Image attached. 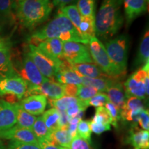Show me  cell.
Segmentation results:
<instances>
[{
    "label": "cell",
    "mask_w": 149,
    "mask_h": 149,
    "mask_svg": "<svg viewBox=\"0 0 149 149\" xmlns=\"http://www.w3.org/2000/svg\"><path fill=\"white\" fill-rule=\"evenodd\" d=\"M147 1H148V0H147Z\"/></svg>",
    "instance_id": "50"
},
{
    "label": "cell",
    "mask_w": 149,
    "mask_h": 149,
    "mask_svg": "<svg viewBox=\"0 0 149 149\" xmlns=\"http://www.w3.org/2000/svg\"><path fill=\"white\" fill-rule=\"evenodd\" d=\"M72 137L68 133V127L59 128L58 129L51 132L48 139L61 147L69 148Z\"/></svg>",
    "instance_id": "26"
},
{
    "label": "cell",
    "mask_w": 149,
    "mask_h": 149,
    "mask_svg": "<svg viewBox=\"0 0 149 149\" xmlns=\"http://www.w3.org/2000/svg\"><path fill=\"white\" fill-rule=\"evenodd\" d=\"M46 55L59 61L65 60L63 55V42L57 38L46 39L35 45Z\"/></svg>",
    "instance_id": "14"
},
{
    "label": "cell",
    "mask_w": 149,
    "mask_h": 149,
    "mask_svg": "<svg viewBox=\"0 0 149 149\" xmlns=\"http://www.w3.org/2000/svg\"><path fill=\"white\" fill-rule=\"evenodd\" d=\"M44 124L50 130L53 132L54 130L59 128V119H60V113L58 110L54 108L50 109L48 111L43 113L42 116Z\"/></svg>",
    "instance_id": "27"
},
{
    "label": "cell",
    "mask_w": 149,
    "mask_h": 149,
    "mask_svg": "<svg viewBox=\"0 0 149 149\" xmlns=\"http://www.w3.org/2000/svg\"><path fill=\"white\" fill-rule=\"evenodd\" d=\"M15 70L18 76L26 82L28 88L40 86L48 79L42 75L27 52L24 53L20 66Z\"/></svg>",
    "instance_id": "9"
},
{
    "label": "cell",
    "mask_w": 149,
    "mask_h": 149,
    "mask_svg": "<svg viewBox=\"0 0 149 149\" xmlns=\"http://www.w3.org/2000/svg\"><path fill=\"white\" fill-rule=\"evenodd\" d=\"M51 38H57L62 42H73L88 44L81 38L70 20L59 11L53 20L30 37L29 43L35 45L39 42Z\"/></svg>",
    "instance_id": "1"
},
{
    "label": "cell",
    "mask_w": 149,
    "mask_h": 149,
    "mask_svg": "<svg viewBox=\"0 0 149 149\" xmlns=\"http://www.w3.org/2000/svg\"><path fill=\"white\" fill-rule=\"evenodd\" d=\"M7 149H41L38 144L34 143H22L10 141Z\"/></svg>",
    "instance_id": "40"
},
{
    "label": "cell",
    "mask_w": 149,
    "mask_h": 149,
    "mask_svg": "<svg viewBox=\"0 0 149 149\" xmlns=\"http://www.w3.org/2000/svg\"><path fill=\"white\" fill-rule=\"evenodd\" d=\"M53 8L51 0H17L15 13L20 24L32 29L46 22Z\"/></svg>",
    "instance_id": "3"
},
{
    "label": "cell",
    "mask_w": 149,
    "mask_h": 149,
    "mask_svg": "<svg viewBox=\"0 0 149 149\" xmlns=\"http://www.w3.org/2000/svg\"><path fill=\"white\" fill-rule=\"evenodd\" d=\"M0 41H1V38H0Z\"/></svg>",
    "instance_id": "49"
},
{
    "label": "cell",
    "mask_w": 149,
    "mask_h": 149,
    "mask_svg": "<svg viewBox=\"0 0 149 149\" xmlns=\"http://www.w3.org/2000/svg\"><path fill=\"white\" fill-rule=\"evenodd\" d=\"M0 138L9 139L10 141L17 142L38 144V141L32 129L22 128L17 125H15L5 131L1 132Z\"/></svg>",
    "instance_id": "12"
},
{
    "label": "cell",
    "mask_w": 149,
    "mask_h": 149,
    "mask_svg": "<svg viewBox=\"0 0 149 149\" xmlns=\"http://www.w3.org/2000/svg\"><path fill=\"white\" fill-rule=\"evenodd\" d=\"M149 61V32L147 29L144 33L142 40L139 44L136 59L134 62L135 67L144 66Z\"/></svg>",
    "instance_id": "22"
},
{
    "label": "cell",
    "mask_w": 149,
    "mask_h": 149,
    "mask_svg": "<svg viewBox=\"0 0 149 149\" xmlns=\"http://www.w3.org/2000/svg\"><path fill=\"white\" fill-rule=\"evenodd\" d=\"M88 49L93 61L97 64L102 72L110 77L115 78L121 75L114 64L112 63L104 44L96 37L88 41Z\"/></svg>",
    "instance_id": "6"
},
{
    "label": "cell",
    "mask_w": 149,
    "mask_h": 149,
    "mask_svg": "<svg viewBox=\"0 0 149 149\" xmlns=\"http://www.w3.org/2000/svg\"><path fill=\"white\" fill-rule=\"evenodd\" d=\"M16 124V108L15 104L0 100V133Z\"/></svg>",
    "instance_id": "15"
},
{
    "label": "cell",
    "mask_w": 149,
    "mask_h": 149,
    "mask_svg": "<svg viewBox=\"0 0 149 149\" xmlns=\"http://www.w3.org/2000/svg\"><path fill=\"white\" fill-rule=\"evenodd\" d=\"M78 0H53V4L58 8H61L62 7L68 5H72L77 3Z\"/></svg>",
    "instance_id": "45"
},
{
    "label": "cell",
    "mask_w": 149,
    "mask_h": 149,
    "mask_svg": "<svg viewBox=\"0 0 149 149\" xmlns=\"http://www.w3.org/2000/svg\"><path fill=\"white\" fill-rule=\"evenodd\" d=\"M38 144L41 149H60L61 146L48 139H38Z\"/></svg>",
    "instance_id": "43"
},
{
    "label": "cell",
    "mask_w": 149,
    "mask_h": 149,
    "mask_svg": "<svg viewBox=\"0 0 149 149\" xmlns=\"http://www.w3.org/2000/svg\"><path fill=\"white\" fill-rule=\"evenodd\" d=\"M59 11L62 14H64L70 20V22H71L72 25L74 26L79 33L81 15H80L79 10L76 7V5L72 4L66 6L59 8Z\"/></svg>",
    "instance_id": "29"
},
{
    "label": "cell",
    "mask_w": 149,
    "mask_h": 149,
    "mask_svg": "<svg viewBox=\"0 0 149 149\" xmlns=\"http://www.w3.org/2000/svg\"><path fill=\"white\" fill-rule=\"evenodd\" d=\"M47 103V98L44 95H32L22 99L18 104L24 111L35 116L43 114Z\"/></svg>",
    "instance_id": "13"
},
{
    "label": "cell",
    "mask_w": 149,
    "mask_h": 149,
    "mask_svg": "<svg viewBox=\"0 0 149 149\" xmlns=\"http://www.w3.org/2000/svg\"><path fill=\"white\" fill-rule=\"evenodd\" d=\"M16 108V124L22 128L32 129L37 117L25 111L18 103L15 104Z\"/></svg>",
    "instance_id": "25"
},
{
    "label": "cell",
    "mask_w": 149,
    "mask_h": 149,
    "mask_svg": "<svg viewBox=\"0 0 149 149\" xmlns=\"http://www.w3.org/2000/svg\"><path fill=\"white\" fill-rule=\"evenodd\" d=\"M71 68L77 72L81 77L90 78L110 77L104 73L97 65L93 63H83V64H70Z\"/></svg>",
    "instance_id": "20"
},
{
    "label": "cell",
    "mask_w": 149,
    "mask_h": 149,
    "mask_svg": "<svg viewBox=\"0 0 149 149\" xmlns=\"http://www.w3.org/2000/svg\"><path fill=\"white\" fill-rule=\"evenodd\" d=\"M99 92L93 87L80 84L77 86V92L76 97L81 101H86L93 96L97 94Z\"/></svg>",
    "instance_id": "34"
},
{
    "label": "cell",
    "mask_w": 149,
    "mask_h": 149,
    "mask_svg": "<svg viewBox=\"0 0 149 149\" xmlns=\"http://www.w3.org/2000/svg\"><path fill=\"white\" fill-rule=\"evenodd\" d=\"M148 2L147 0H122L128 25L146 12L148 8Z\"/></svg>",
    "instance_id": "16"
},
{
    "label": "cell",
    "mask_w": 149,
    "mask_h": 149,
    "mask_svg": "<svg viewBox=\"0 0 149 149\" xmlns=\"http://www.w3.org/2000/svg\"><path fill=\"white\" fill-rule=\"evenodd\" d=\"M63 55L70 64L93 63L88 48L81 43L63 42Z\"/></svg>",
    "instance_id": "10"
},
{
    "label": "cell",
    "mask_w": 149,
    "mask_h": 149,
    "mask_svg": "<svg viewBox=\"0 0 149 149\" xmlns=\"http://www.w3.org/2000/svg\"><path fill=\"white\" fill-rule=\"evenodd\" d=\"M32 130L37 140L42 139H48L51 132L46 127L42 117H37L32 127Z\"/></svg>",
    "instance_id": "31"
},
{
    "label": "cell",
    "mask_w": 149,
    "mask_h": 149,
    "mask_svg": "<svg viewBox=\"0 0 149 149\" xmlns=\"http://www.w3.org/2000/svg\"><path fill=\"white\" fill-rule=\"evenodd\" d=\"M114 79L115 78L113 77L90 78L81 77V84L93 87L99 93H104L107 92V88Z\"/></svg>",
    "instance_id": "24"
},
{
    "label": "cell",
    "mask_w": 149,
    "mask_h": 149,
    "mask_svg": "<svg viewBox=\"0 0 149 149\" xmlns=\"http://www.w3.org/2000/svg\"><path fill=\"white\" fill-rule=\"evenodd\" d=\"M144 106L142 100L135 97H128L126 98L124 106L120 112H131L137 111V110L144 109Z\"/></svg>",
    "instance_id": "32"
},
{
    "label": "cell",
    "mask_w": 149,
    "mask_h": 149,
    "mask_svg": "<svg viewBox=\"0 0 149 149\" xmlns=\"http://www.w3.org/2000/svg\"><path fill=\"white\" fill-rule=\"evenodd\" d=\"M70 149H93L91 148L90 142L83 139L79 136L76 135L72 139L70 142Z\"/></svg>",
    "instance_id": "38"
},
{
    "label": "cell",
    "mask_w": 149,
    "mask_h": 149,
    "mask_svg": "<svg viewBox=\"0 0 149 149\" xmlns=\"http://www.w3.org/2000/svg\"><path fill=\"white\" fill-rule=\"evenodd\" d=\"M81 116H77L75 117H72V118H70L68 120V131L72 138L75 137L77 135V124L80 120H81Z\"/></svg>",
    "instance_id": "41"
},
{
    "label": "cell",
    "mask_w": 149,
    "mask_h": 149,
    "mask_svg": "<svg viewBox=\"0 0 149 149\" xmlns=\"http://www.w3.org/2000/svg\"><path fill=\"white\" fill-rule=\"evenodd\" d=\"M79 34L85 42L88 41L95 35V17L81 16L80 22Z\"/></svg>",
    "instance_id": "23"
},
{
    "label": "cell",
    "mask_w": 149,
    "mask_h": 149,
    "mask_svg": "<svg viewBox=\"0 0 149 149\" xmlns=\"http://www.w3.org/2000/svg\"><path fill=\"white\" fill-rule=\"evenodd\" d=\"M7 44L6 42H3V41H0V48L1 47H3V46H6Z\"/></svg>",
    "instance_id": "47"
},
{
    "label": "cell",
    "mask_w": 149,
    "mask_h": 149,
    "mask_svg": "<svg viewBox=\"0 0 149 149\" xmlns=\"http://www.w3.org/2000/svg\"><path fill=\"white\" fill-rule=\"evenodd\" d=\"M128 139L134 149H149L148 130H140L135 125L130 131Z\"/></svg>",
    "instance_id": "21"
},
{
    "label": "cell",
    "mask_w": 149,
    "mask_h": 149,
    "mask_svg": "<svg viewBox=\"0 0 149 149\" xmlns=\"http://www.w3.org/2000/svg\"><path fill=\"white\" fill-rule=\"evenodd\" d=\"M17 76L18 74L15 70L10 48L6 44L0 48V79Z\"/></svg>",
    "instance_id": "17"
},
{
    "label": "cell",
    "mask_w": 149,
    "mask_h": 149,
    "mask_svg": "<svg viewBox=\"0 0 149 149\" xmlns=\"http://www.w3.org/2000/svg\"><path fill=\"white\" fill-rule=\"evenodd\" d=\"M28 48L29 57L42 75L49 79H54L66 59L64 61L55 60L31 44H29Z\"/></svg>",
    "instance_id": "5"
},
{
    "label": "cell",
    "mask_w": 149,
    "mask_h": 149,
    "mask_svg": "<svg viewBox=\"0 0 149 149\" xmlns=\"http://www.w3.org/2000/svg\"><path fill=\"white\" fill-rule=\"evenodd\" d=\"M27 89L26 82L19 76L0 79V96H8L6 102L10 104L25 97Z\"/></svg>",
    "instance_id": "7"
},
{
    "label": "cell",
    "mask_w": 149,
    "mask_h": 149,
    "mask_svg": "<svg viewBox=\"0 0 149 149\" xmlns=\"http://www.w3.org/2000/svg\"><path fill=\"white\" fill-rule=\"evenodd\" d=\"M122 0H103L95 15V35L107 40L116 35L124 23L121 13Z\"/></svg>",
    "instance_id": "2"
},
{
    "label": "cell",
    "mask_w": 149,
    "mask_h": 149,
    "mask_svg": "<svg viewBox=\"0 0 149 149\" xmlns=\"http://www.w3.org/2000/svg\"><path fill=\"white\" fill-rule=\"evenodd\" d=\"M32 95H42L49 100H58L65 96L64 85L47 79L40 86L28 88L25 97Z\"/></svg>",
    "instance_id": "11"
},
{
    "label": "cell",
    "mask_w": 149,
    "mask_h": 149,
    "mask_svg": "<svg viewBox=\"0 0 149 149\" xmlns=\"http://www.w3.org/2000/svg\"><path fill=\"white\" fill-rule=\"evenodd\" d=\"M149 64L142 66L139 70L134 72L124 84V92L126 97H135L141 100H145L146 97L145 90L144 79L147 75H149Z\"/></svg>",
    "instance_id": "8"
},
{
    "label": "cell",
    "mask_w": 149,
    "mask_h": 149,
    "mask_svg": "<svg viewBox=\"0 0 149 149\" xmlns=\"http://www.w3.org/2000/svg\"><path fill=\"white\" fill-rule=\"evenodd\" d=\"M107 92L109 102L115 104L121 111L126 100L123 84L118 80L114 79L107 88Z\"/></svg>",
    "instance_id": "19"
},
{
    "label": "cell",
    "mask_w": 149,
    "mask_h": 149,
    "mask_svg": "<svg viewBox=\"0 0 149 149\" xmlns=\"http://www.w3.org/2000/svg\"><path fill=\"white\" fill-rule=\"evenodd\" d=\"M84 102L85 105L87 107L91 106V107L97 108L104 107L105 104L108 102H109V100L107 94H105L104 93H98L97 94L93 96V97Z\"/></svg>",
    "instance_id": "35"
},
{
    "label": "cell",
    "mask_w": 149,
    "mask_h": 149,
    "mask_svg": "<svg viewBox=\"0 0 149 149\" xmlns=\"http://www.w3.org/2000/svg\"><path fill=\"white\" fill-rule=\"evenodd\" d=\"M136 124H138L139 126L144 130H148L149 129V114L148 110L144 109L139 113L137 119Z\"/></svg>",
    "instance_id": "39"
},
{
    "label": "cell",
    "mask_w": 149,
    "mask_h": 149,
    "mask_svg": "<svg viewBox=\"0 0 149 149\" xmlns=\"http://www.w3.org/2000/svg\"><path fill=\"white\" fill-rule=\"evenodd\" d=\"M91 121L96 124L111 125V118L109 113L104 107L97 108L95 114Z\"/></svg>",
    "instance_id": "33"
},
{
    "label": "cell",
    "mask_w": 149,
    "mask_h": 149,
    "mask_svg": "<svg viewBox=\"0 0 149 149\" xmlns=\"http://www.w3.org/2000/svg\"><path fill=\"white\" fill-rule=\"evenodd\" d=\"M55 78L61 84H81V76L72 69L70 64L66 60L61 66Z\"/></svg>",
    "instance_id": "18"
},
{
    "label": "cell",
    "mask_w": 149,
    "mask_h": 149,
    "mask_svg": "<svg viewBox=\"0 0 149 149\" xmlns=\"http://www.w3.org/2000/svg\"><path fill=\"white\" fill-rule=\"evenodd\" d=\"M15 0H0V17L9 22L16 20Z\"/></svg>",
    "instance_id": "28"
},
{
    "label": "cell",
    "mask_w": 149,
    "mask_h": 149,
    "mask_svg": "<svg viewBox=\"0 0 149 149\" xmlns=\"http://www.w3.org/2000/svg\"><path fill=\"white\" fill-rule=\"evenodd\" d=\"M89 125L91 132H93L97 135H100L104 132L111 130V125H103V124H96L91 121H89Z\"/></svg>",
    "instance_id": "42"
},
{
    "label": "cell",
    "mask_w": 149,
    "mask_h": 149,
    "mask_svg": "<svg viewBox=\"0 0 149 149\" xmlns=\"http://www.w3.org/2000/svg\"><path fill=\"white\" fill-rule=\"evenodd\" d=\"M60 149H70L69 148H66V147H61Z\"/></svg>",
    "instance_id": "48"
},
{
    "label": "cell",
    "mask_w": 149,
    "mask_h": 149,
    "mask_svg": "<svg viewBox=\"0 0 149 149\" xmlns=\"http://www.w3.org/2000/svg\"><path fill=\"white\" fill-rule=\"evenodd\" d=\"M65 96L76 97L77 92V86L74 84H63Z\"/></svg>",
    "instance_id": "44"
},
{
    "label": "cell",
    "mask_w": 149,
    "mask_h": 149,
    "mask_svg": "<svg viewBox=\"0 0 149 149\" xmlns=\"http://www.w3.org/2000/svg\"><path fill=\"white\" fill-rule=\"evenodd\" d=\"M104 107L109 114L110 118H111V124L117 128L118 126V122L121 120L120 110L115 104L110 102H108L105 104Z\"/></svg>",
    "instance_id": "36"
},
{
    "label": "cell",
    "mask_w": 149,
    "mask_h": 149,
    "mask_svg": "<svg viewBox=\"0 0 149 149\" xmlns=\"http://www.w3.org/2000/svg\"><path fill=\"white\" fill-rule=\"evenodd\" d=\"M96 0H78L76 7L83 17H95Z\"/></svg>",
    "instance_id": "30"
},
{
    "label": "cell",
    "mask_w": 149,
    "mask_h": 149,
    "mask_svg": "<svg viewBox=\"0 0 149 149\" xmlns=\"http://www.w3.org/2000/svg\"><path fill=\"white\" fill-rule=\"evenodd\" d=\"M77 135L82 137L89 142H91V130L89 125V121L81 120L78 123L77 128Z\"/></svg>",
    "instance_id": "37"
},
{
    "label": "cell",
    "mask_w": 149,
    "mask_h": 149,
    "mask_svg": "<svg viewBox=\"0 0 149 149\" xmlns=\"http://www.w3.org/2000/svg\"><path fill=\"white\" fill-rule=\"evenodd\" d=\"M0 149H5V146L4 145H3L1 138H0Z\"/></svg>",
    "instance_id": "46"
},
{
    "label": "cell",
    "mask_w": 149,
    "mask_h": 149,
    "mask_svg": "<svg viewBox=\"0 0 149 149\" xmlns=\"http://www.w3.org/2000/svg\"><path fill=\"white\" fill-rule=\"evenodd\" d=\"M129 45V37L122 34L110 40L104 46L110 59L121 74H124L127 68Z\"/></svg>",
    "instance_id": "4"
}]
</instances>
